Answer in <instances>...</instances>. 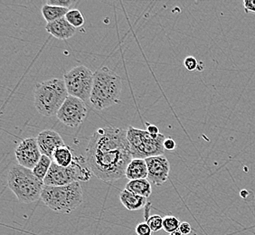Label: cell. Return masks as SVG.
Wrapping results in <instances>:
<instances>
[{"label": "cell", "mask_w": 255, "mask_h": 235, "mask_svg": "<svg viewBox=\"0 0 255 235\" xmlns=\"http://www.w3.org/2000/svg\"><path fill=\"white\" fill-rule=\"evenodd\" d=\"M146 223L150 227L152 233H157L163 229V218L158 215H154L147 217Z\"/></svg>", "instance_id": "obj_22"}, {"label": "cell", "mask_w": 255, "mask_h": 235, "mask_svg": "<svg viewBox=\"0 0 255 235\" xmlns=\"http://www.w3.org/2000/svg\"><path fill=\"white\" fill-rule=\"evenodd\" d=\"M178 230L181 233L182 235H187L191 234L192 227L190 226V224H188L187 222H183V223H181L180 226H179Z\"/></svg>", "instance_id": "obj_28"}, {"label": "cell", "mask_w": 255, "mask_h": 235, "mask_svg": "<svg viewBox=\"0 0 255 235\" xmlns=\"http://www.w3.org/2000/svg\"><path fill=\"white\" fill-rule=\"evenodd\" d=\"M123 79L108 67L98 69L94 75L90 103L94 109L103 111L121 101Z\"/></svg>", "instance_id": "obj_2"}, {"label": "cell", "mask_w": 255, "mask_h": 235, "mask_svg": "<svg viewBox=\"0 0 255 235\" xmlns=\"http://www.w3.org/2000/svg\"><path fill=\"white\" fill-rule=\"evenodd\" d=\"M136 235H152V231L150 229V227L148 226L147 223H140L136 226Z\"/></svg>", "instance_id": "obj_23"}, {"label": "cell", "mask_w": 255, "mask_h": 235, "mask_svg": "<svg viewBox=\"0 0 255 235\" xmlns=\"http://www.w3.org/2000/svg\"><path fill=\"white\" fill-rule=\"evenodd\" d=\"M52 162H53V160L50 157L42 155L39 161L36 164V166L34 167V169L32 170L33 173H34V176L44 181L45 176H46L47 173L49 171L50 167H51V165H52Z\"/></svg>", "instance_id": "obj_19"}, {"label": "cell", "mask_w": 255, "mask_h": 235, "mask_svg": "<svg viewBox=\"0 0 255 235\" xmlns=\"http://www.w3.org/2000/svg\"><path fill=\"white\" fill-rule=\"evenodd\" d=\"M69 94L64 80L51 79L36 84L34 89V107L45 117L57 115Z\"/></svg>", "instance_id": "obj_5"}, {"label": "cell", "mask_w": 255, "mask_h": 235, "mask_svg": "<svg viewBox=\"0 0 255 235\" xmlns=\"http://www.w3.org/2000/svg\"><path fill=\"white\" fill-rule=\"evenodd\" d=\"M15 158L22 167L33 170L42 157L35 137H26L15 148Z\"/></svg>", "instance_id": "obj_10"}, {"label": "cell", "mask_w": 255, "mask_h": 235, "mask_svg": "<svg viewBox=\"0 0 255 235\" xmlns=\"http://www.w3.org/2000/svg\"><path fill=\"white\" fill-rule=\"evenodd\" d=\"M45 30L54 38L59 40H67L73 37L76 29L73 25L69 24L65 17L56 20L52 23H47L45 25Z\"/></svg>", "instance_id": "obj_13"}, {"label": "cell", "mask_w": 255, "mask_h": 235, "mask_svg": "<svg viewBox=\"0 0 255 235\" xmlns=\"http://www.w3.org/2000/svg\"><path fill=\"white\" fill-rule=\"evenodd\" d=\"M198 64L199 63L197 62V60L194 56H187V58L185 59V61H184L185 67L190 72L196 70L198 67Z\"/></svg>", "instance_id": "obj_24"}, {"label": "cell", "mask_w": 255, "mask_h": 235, "mask_svg": "<svg viewBox=\"0 0 255 235\" xmlns=\"http://www.w3.org/2000/svg\"><path fill=\"white\" fill-rule=\"evenodd\" d=\"M127 138L133 158L146 159L161 156L165 151L164 141L167 137L163 134L153 136L147 130L129 126L127 129Z\"/></svg>", "instance_id": "obj_6"}, {"label": "cell", "mask_w": 255, "mask_h": 235, "mask_svg": "<svg viewBox=\"0 0 255 235\" xmlns=\"http://www.w3.org/2000/svg\"><path fill=\"white\" fill-rule=\"evenodd\" d=\"M244 6L246 13H255V0H245Z\"/></svg>", "instance_id": "obj_27"}, {"label": "cell", "mask_w": 255, "mask_h": 235, "mask_svg": "<svg viewBox=\"0 0 255 235\" xmlns=\"http://www.w3.org/2000/svg\"><path fill=\"white\" fill-rule=\"evenodd\" d=\"M120 200L123 206L128 211H138L147 206V198L137 196L124 189L120 194Z\"/></svg>", "instance_id": "obj_15"}, {"label": "cell", "mask_w": 255, "mask_h": 235, "mask_svg": "<svg viewBox=\"0 0 255 235\" xmlns=\"http://www.w3.org/2000/svg\"><path fill=\"white\" fill-rule=\"evenodd\" d=\"M46 4L61 6V7H64V8H69L71 5H74V1H73V0H48Z\"/></svg>", "instance_id": "obj_25"}, {"label": "cell", "mask_w": 255, "mask_h": 235, "mask_svg": "<svg viewBox=\"0 0 255 235\" xmlns=\"http://www.w3.org/2000/svg\"><path fill=\"white\" fill-rule=\"evenodd\" d=\"M125 189L137 196H142L145 198H148L152 193L151 183L147 180V178L128 181Z\"/></svg>", "instance_id": "obj_16"}, {"label": "cell", "mask_w": 255, "mask_h": 235, "mask_svg": "<svg viewBox=\"0 0 255 235\" xmlns=\"http://www.w3.org/2000/svg\"><path fill=\"white\" fill-rule=\"evenodd\" d=\"M180 225L181 223L175 216H167L163 218V230L168 234H172L178 230Z\"/></svg>", "instance_id": "obj_21"}, {"label": "cell", "mask_w": 255, "mask_h": 235, "mask_svg": "<svg viewBox=\"0 0 255 235\" xmlns=\"http://www.w3.org/2000/svg\"><path fill=\"white\" fill-rule=\"evenodd\" d=\"M177 147V144L175 142V140L171 137H167L164 141V148L167 149L168 151L174 150Z\"/></svg>", "instance_id": "obj_26"}, {"label": "cell", "mask_w": 255, "mask_h": 235, "mask_svg": "<svg viewBox=\"0 0 255 235\" xmlns=\"http://www.w3.org/2000/svg\"><path fill=\"white\" fill-rule=\"evenodd\" d=\"M88 110L83 100L69 95L59 110L56 117L61 122L71 127H76L84 122Z\"/></svg>", "instance_id": "obj_9"}, {"label": "cell", "mask_w": 255, "mask_h": 235, "mask_svg": "<svg viewBox=\"0 0 255 235\" xmlns=\"http://www.w3.org/2000/svg\"><path fill=\"white\" fill-rule=\"evenodd\" d=\"M147 130L148 131V133H150L153 136H157V135L160 134L158 127L156 125H152V124H148L147 125Z\"/></svg>", "instance_id": "obj_29"}, {"label": "cell", "mask_w": 255, "mask_h": 235, "mask_svg": "<svg viewBox=\"0 0 255 235\" xmlns=\"http://www.w3.org/2000/svg\"><path fill=\"white\" fill-rule=\"evenodd\" d=\"M41 12L45 21L47 23H52L54 21L65 17V15L69 12V8L45 4L43 5Z\"/></svg>", "instance_id": "obj_17"}, {"label": "cell", "mask_w": 255, "mask_h": 235, "mask_svg": "<svg viewBox=\"0 0 255 235\" xmlns=\"http://www.w3.org/2000/svg\"><path fill=\"white\" fill-rule=\"evenodd\" d=\"M147 166L145 159L133 158L128 165L125 176L129 181L147 178Z\"/></svg>", "instance_id": "obj_14"}, {"label": "cell", "mask_w": 255, "mask_h": 235, "mask_svg": "<svg viewBox=\"0 0 255 235\" xmlns=\"http://www.w3.org/2000/svg\"><path fill=\"white\" fill-rule=\"evenodd\" d=\"M170 235H183L181 233L179 232V230L176 231V232H174V233H172L170 234Z\"/></svg>", "instance_id": "obj_30"}, {"label": "cell", "mask_w": 255, "mask_h": 235, "mask_svg": "<svg viewBox=\"0 0 255 235\" xmlns=\"http://www.w3.org/2000/svg\"><path fill=\"white\" fill-rule=\"evenodd\" d=\"M41 200L54 212L70 214L83 204V188L79 182L64 186H44Z\"/></svg>", "instance_id": "obj_4"}, {"label": "cell", "mask_w": 255, "mask_h": 235, "mask_svg": "<svg viewBox=\"0 0 255 235\" xmlns=\"http://www.w3.org/2000/svg\"><path fill=\"white\" fill-rule=\"evenodd\" d=\"M7 186L20 203L30 204L41 199L44 181L26 167L15 164L7 174Z\"/></svg>", "instance_id": "obj_3"}, {"label": "cell", "mask_w": 255, "mask_h": 235, "mask_svg": "<svg viewBox=\"0 0 255 235\" xmlns=\"http://www.w3.org/2000/svg\"><path fill=\"white\" fill-rule=\"evenodd\" d=\"M74 158L73 150L67 146H64L54 152L53 161L60 167H68L74 163Z\"/></svg>", "instance_id": "obj_18"}, {"label": "cell", "mask_w": 255, "mask_h": 235, "mask_svg": "<svg viewBox=\"0 0 255 235\" xmlns=\"http://www.w3.org/2000/svg\"><path fill=\"white\" fill-rule=\"evenodd\" d=\"M145 160L147 163L148 181L156 186H160L167 181L170 171V164L167 157L161 155L147 157Z\"/></svg>", "instance_id": "obj_11"}, {"label": "cell", "mask_w": 255, "mask_h": 235, "mask_svg": "<svg viewBox=\"0 0 255 235\" xmlns=\"http://www.w3.org/2000/svg\"><path fill=\"white\" fill-rule=\"evenodd\" d=\"M65 18L68 21L69 24L73 25L75 28L82 27L84 25V15H83L82 12L80 10H69L68 13L65 15Z\"/></svg>", "instance_id": "obj_20"}, {"label": "cell", "mask_w": 255, "mask_h": 235, "mask_svg": "<svg viewBox=\"0 0 255 235\" xmlns=\"http://www.w3.org/2000/svg\"><path fill=\"white\" fill-rule=\"evenodd\" d=\"M83 159L82 157H75L74 163L68 167H60L52 162L49 171L44 179V186H64L74 182L89 181L94 173L90 167L83 166Z\"/></svg>", "instance_id": "obj_7"}, {"label": "cell", "mask_w": 255, "mask_h": 235, "mask_svg": "<svg viewBox=\"0 0 255 235\" xmlns=\"http://www.w3.org/2000/svg\"><path fill=\"white\" fill-rule=\"evenodd\" d=\"M132 159L127 130L120 127L99 128L86 148V163L94 176L102 181H117L123 178Z\"/></svg>", "instance_id": "obj_1"}, {"label": "cell", "mask_w": 255, "mask_h": 235, "mask_svg": "<svg viewBox=\"0 0 255 235\" xmlns=\"http://www.w3.org/2000/svg\"><path fill=\"white\" fill-rule=\"evenodd\" d=\"M36 140L42 155L47 156L53 160L54 152L59 147L65 146L60 134L53 129H44L38 134Z\"/></svg>", "instance_id": "obj_12"}, {"label": "cell", "mask_w": 255, "mask_h": 235, "mask_svg": "<svg viewBox=\"0 0 255 235\" xmlns=\"http://www.w3.org/2000/svg\"><path fill=\"white\" fill-rule=\"evenodd\" d=\"M94 75V73L84 65H77L65 73L64 81L69 95L90 103Z\"/></svg>", "instance_id": "obj_8"}]
</instances>
